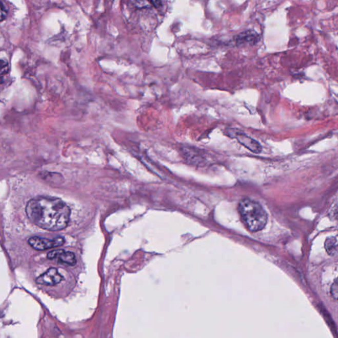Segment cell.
<instances>
[{
    "label": "cell",
    "instance_id": "7a4b0ae2",
    "mask_svg": "<svg viewBox=\"0 0 338 338\" xmlns=\"http://www.w3.org/2000/svg\"><path fill=\"white\" fill-rule=\"evenodd\" d=\"M238 212L244 224L252 232L262 231L268 222V214L263 207L254 200L246 198L238 204Z\"/></svg>",
    "mask_w": 338,
    "mask_h": 338
},
{
    "label": "cell",
    "instance_id": "8fae6325",
    "mask_svg": "<svg viewBox=\"0 0 338 338\" xmlns=\"http://www.w3.org/2000/svg\"><path fill=\"white\" fill-rule=\"evenodd\" d=\"M7 17V10L4 4L0 2V22H2Z\"/></svg>",
    "mask_w": 338,
    "mask_h": 338
},
{
    "label": "cell",
    "instance_id": "ba28073f",
    "mask_svg": "<svg viewBox=\"0 0 338 338\" xmlns=\"http://www.w3.org/2000/svg\"><path fill=\"white\" fill-rule=\"evenodd\" d=\"M324 247L326 252L330 256H334L337 251V238L334 236H330L326 239Z\"/></svg>",
    "mask_w": 338,
    "mask_h": 338
},
{
    "label": "cell",
    "instance_id": "52a82bcc",
    "mask_svg": "<svg viewBox=\"0 0 338 338\" xmlns=\"http://www.w3.org/2000/svg\"><path fill=\"white\" fill-rule=\"evenodd\" d=\"M235 40L238 47L252 46L259 42L260 35L254 31H247L238 34Z\"/></svg>",
    "mask_w": 338,
    "mask_h": 338
},
{
    "label": "cell",
    "instance_id": "6da1fadb",
    "mask_svg": "<svg viewBox=\"0 0 338 338\" xmlns=\"http://www.w3.org/2000/svg\"><path fill=\"white\" fill-rule=\"evenodd\" d=\"M26 214L36 226L48 231L65 229L70 222L71 210L57 197L39 196L30 200L26 206Z\"/></svg>",
    "mask_w": 338,
    "mask_h": 338
},
{
    "label": "cell",
    "instance_id": "8992f818",
    "mask_svg": "<svg viewBox=\"0 0 338 338\" xmlns=\"http://www.w3.org/2000/svg\"><path fill=\"white\" fill-rule=\"evenodd\" d=\"M48 259H57L59 262L68 266H74L77 263L75 254L72 252L65 251L64 250H53L48 253Z\"/></svg>",
    "mask_w": 338,
    "mask_h": 338
},
{
    "label": "cell",
    "instance_id": "3957f363",
    "mask_svg": "<svg viewBox=\"0 0 338 338\" xmlns=\"http://www.w3.org/2000/svg\"><path fill=\"white\" fill-rule=\"evenodd\" d=\"M227 135L232 138H235L241 144L246 148L249 149L252 153L259 154L262 151L261 145L252 137L248 136L246 133L241 132L237 129H227Z\"/></svg>",
    "mask_w": 338,
    "mask_h": 338
},
{
    "label": "cell",
    "instance_id": "9c48e42d",
    "mask_svg": "<svg viewBox=\"0 0 338 338\" xmlns=\"http://www.w3.org/2000/svg\"><path fill=\"white\" fill-rule=\"evenodd\" d=\"M10 71V66L8 62L0 59V75L6 74Z\"/></svg>",
    "mask_w": 338,
    "mask_h": 338
},
{
    "label": "cell",
    "instance_id": "5b68a950",
    "mask_svg": "<svg viewBox=\"0 0 338 338\" xmlns=\"http://www.w3.org/2000/svg\"><path fill=\"white\" fill-rule=\"evenodd\" d=\"M64 277L59 273L56 268H50L40 276L36 278L38 284L46 286H54L63 281Z\"/></svg>",
    "mask_w": 338,
    "mask_h": 338
},
{
    "label": "cell",
    "instance_id": "277c9868",
    "mask_svg": "<svg viewBox=\"0 0 338 338\" xmlns=\"http://www.w3.org/2000/svg\"><path fill=\"white\" fill-rule=\"evenodd\" d=\"M28 243L29 245L34 250H46L63 245L64 239L62 237L48 239L38 237V236H33V237L29 239Z\"/></svg>",
    "mask_w": 338,
    "mask_h": 338
},
{
    "label": "cell",
    "instance_id": "30bf717a",
    "mask_svg": "<svg viewBox=\"0 0 338 338\" xmlns=\"http://www.w3.org/2000/svg\"><path fill=\"white\" fill-rule=\"evenodd\" d=\"M337 291H338V284L337 280H335L333 284H332V287L330 289L331 295L332 296V297L334 299L335 301L337 300Z\"/></svg>",
    "mask_w": 338,
    "mask_h": 338
},
{
    "label": "cell",
    "instance_id": "7c38bea8",
    "mask_svg": "<svg viewBox=\"0 0 338 338\" xmlns=\"http://www.w3.org/2000/svg\"><path fill=\"white\" fill-rule=\"evenodd\" d=\"M149 2H143V1H137L135 2L134 5L136 7H138V8H148V7H149Z\"/></svg>",
    "mask_w": 338,
    "mask_h": 338
}]
</instances>
